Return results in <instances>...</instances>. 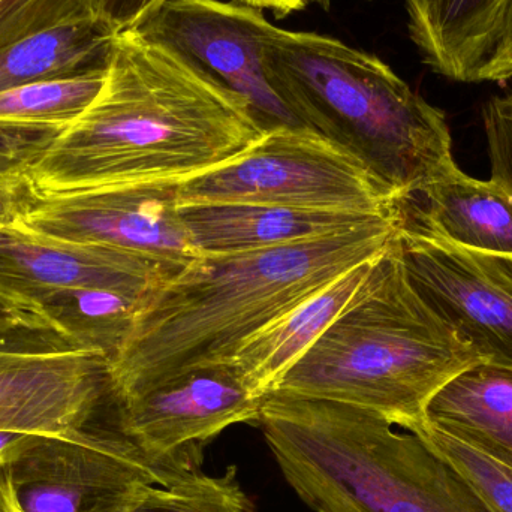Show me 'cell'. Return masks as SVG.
<instances>
[{
    "label": "cell",
    "instance_id": "6da1fadb",
    "mask_svg": "<svg viewBox=\"0 0 512 512\" xmlns=\"http://www.w3.org/2000/svg\"><path fill=\"white\" fill-rule=\"evenodd\" d=\"M251 105L134 30L114 35L104 86L30 170L42 195L180 182L264 134Z\"/></svg>",
    "mask_w": 512,
    "mask_h": 512
},
{
    "label": "cell",
    "instance_id": "7a4b0ae2",
    "mask_svg": "<svg viewBox=\"0 0 512 512\" xmlns=\"http://www.w3.org/2000/svg\"><path fill=\"white\" fill-rule=\"evenodd\" d=\"M399 219H376L321 239L242 254L198 255L140 301L107 360L108 399L203 367L228 366L265 325L394 239Z\"/></svg>",
    "mask_w": 512,
    "mask_h": 512
},
{
    "label": "cell",
    "instance_id": "3957f363",
    "mask_svg": "<svg viewBox=\"0 0 512 512\" xmlns=\"http://www.w3.org/2000/svg\"><path fill=\"white\" fill-rule=\"evenodd\" d=\"M480 360L411 282L397 231L348 306L271 393L346 403L409 429L439 388Z\"/></svg>",
    "mask_w": 512,
    "mask_h": 512
},
{
    "label": "cell",
    "instance_id": "277c9868",
    "mask_svg": "<svg viewBox=\"0 0 512 512\" xmlns=\"http://www.w3.org/2000/svg\"><path fill=\"white\" fill-rule=\"evenodd\" d=\"M259 426L286 483L316 512H495L429 442L382 415L294 394Z\"/></svg>",
    "mask_w": 512,
    "mask_h": 512
},
{
    "label": "cell",
    "instance_id": "5b68a950",
    "mask_svg": "<svg viewBox=\"0 0 512 512\" xmlns=\"http://www.w3.org/2000/svg\"><path fill=\"white\" fill-rule=\"evenodd\" d=\"M264 56L274 92L298 122L358 156L399 203L456 164L445 114L379 57L274 24Z\"/></svg>",
    "mask_w": 512,
    "mask_h": 512
},
{
    "label": "cell",
    "instance_id": "8992f818",
    "mask_svg": "<svg viewBox=\"0 0 512 512\" xmlns=\"http://www.w3.org/2000/svg\"><path fill=\"white\" fill-rule=\"evenodd\" d=\"M177 204L399 218V201L358 156L306 126L270 129L228 161L180 180Z\"/></svg>",
    "mask_w": 512,
    "mask_h": 512
},
{
    "label": "cell",
    "instance_id": "52a82bcc",
    "mask_svg": "<svg viewBox=\"0 0 512 512\" xmlns=\"http://www.w3.org/2000/svg\"><path fill=\"white\" fill-rule=\"evenodd\" d=\"M111 402V432L134 448L165 487L201 471L204 447L228 427L258 423L262 399L230 366H212Z\"/></svg>",
    "mask_w": 512,
    "mask_h": 512
},
{
    "label": "cell",
    "instance_id": "ba28073f",
    "mask_svg": "<svg viewBox=\"0 0 512 512\" xmlns=\"http://www.w3.org/2000/svg\"><path fill=\"white\" fill-rule=\"evenodd\" d=\"M270 26L262 9L240 0H164L131 30L242 96L267 132L303 126L268 80L264 36Z\"/></svg>",
    "mask_w": 512,
    "mask_h": 512
},
{
    "label": "cell",
    "instance_id": "9c48e42d",
    "mask_svg": "<svg viewBox=\"0 0 512 512\" xmlns=\"http://www.w3.org/2000/svg\"><path fill=\"white\" fill-rule=\"evenodd\" d=\"M23 512H132L162 478L111 430L35 435L8 463Z\"/></svg>",
    "mask_w": 512,
    "mask_h": 512
},
{
    "label": "cell",
    "instance_id": "30bf717a",
    "mask_svg": "<svg viewBox=\"0 0 512 512\" xmlns=\"http://www.w3.org/2000/svg\"><path fill=\"white\" fill-rule=\"evenodd\" d=\"M177 183H128L44 195L23 228L182 267L198 254L180 218Z\"/></svg>",
    "mask_w": 512,
    "mask_h": 512
},
{
    "label": "cell",
    "instance_id": "8fae6325",
    "mask_svg": "<svg viewBox=\"0 0 512 512\" xmlns=\"http://www.w3.org/2000/svg\"><path fill=\"white\" fill-rule=\"evenodd\" d=\"M411 282L483 360L512 366V255L399 227Z\"/></svg>",
    "mask_w": 512,
    "mask_h": 512
},
{
    "label": "cell",
    "instance_id": "7c38bea8",
    "mask_svg": "<svg viewBox=\"0 0 512 512\" xmlns=\"http://www.w3.org/2000/svg\"><path fill=\"white\" fill-rule=\"evenodd\" d=\"M180 265L0 227V294L35 312L60 289L95 288L143 300Z\"/></svg>",
    "mask_w": 512,
    "mask_h": 512
},
{
    "label": "cell",
    "instance_id": "4fadbf2b",
    "mask_svg": "<svg viewBox=\"0 0 512 512\" xmlns=\"http://www.w3.org/2000/svg\"><path fill=\"white\" fill-rule=\"evenodd\" d=\"M107 399V358L95 352L0 354V432H80Z\"/></svg>",
    "mask_w": 512,
    "mask_h": 512
},
{
    "label": "cell",
    "instance_id": "5bb4252c",
    "mask_svg": "<svg viewBox=\"0 0 512 512\" xmlns=\"http://www.w3.org/2000/svg\"><path fill=\"white\" fill-rule=\"evenodd\" d=\"M399 227L474 251L512 255V195L459 165L399 203Z\"/></svg>",
    "mask_w": 512,
    "mask_h": 512
},
{
    "label": "cell",
    "instance_id": "9a60e30c",
    "mask_svg": "<svg viewBox=\"0 0 512 512\" xmlns=\"http://www.w3.org/2000/svg\"><path fill=\"white\" fill-rule=\"evenodd\" d=\"M198 255L242 254L321 239L384 216L313 212L254 204L179 206ZM399 219V218H397Z\"/></svg>",
    "mask_w": 512,
    "mask_h": 512
},
{
    "label": "cell",
    "instance_id": "2e32d148",
    "mask_svg": "<svg viewBox=\"0 0 512 512\" xmlns=\"http://www.w3.org/2000/svg\"><path fill=\"white\" fill-rule=\"evenodd\" d=\"M510 0H405L409 33L433 71L460 83L487 81Z\"/></svg>",
    "mask_w": 512,
    "mask_h": 512
},
{
    "label": "cell",
    "instance_id": "e0dca14e",
    "mask_svg": "<svg viewBox=\"0 0 512 512\" xmlns=\"http://www.w3.org/2000/svg\"><path fill=\"white\" fill-rule=\"evenodd\" d=\"M373 259L355 265L240 346L228 366L255 397L264 399L270 394L280 378L336 321L366 280Z\"/></svg>",
    "mask_w": 512,
    "mask_h": 512
},
{
    "label": "cell",
    "instance_id": "ac0fdd59",
    "mask_svg": "<svg viewBox=\"0 0 512 512\" xmlns=\"http://www.w3.org/2000/svg\"><path fill=\"white\" fill-rule=\"evenodd\" d=\"M423 421L512 468V366L466 367L429 400Z\"/></svg>",
    "mask_w": 512,
    "mask_h": 512
},
{
    "label": "cell",
    "instance_id": "d6986e66",
    "mask_svg": "<svg viewBox=\"0 0 512 512\" xmlns=\"http://www.w3.org/2000/svg\"><path fill=\"white\" fill-rule=\"evenodd\" d=\"M113 33L98 21L53 27L0 47V93L107 69Z\"/></svg>",
    "mask_w": 512,
    "mask_h": 512
},
{
    "label": "cell",
    "instance_id": "ffe728a7",
    "mask_svg": "<svg viewBox=\"0 0 512 512\" xmlns=\"http://www.w3.org/2000/svg\"><path fill=\"white\" fill-rule=\"evenodd\" d=\"M138 298L95 288H68L53 292L35 307L59 328L78 351L110 358L131 328Z\"/></svg>",
    "mask_w": 512,
    "mask_h": 512
},
{
    "label": "cell",
    "instance_id": "44dd1931",
    "mask_svg": "<svg viewBox=\"0 0 512 512\" xmlns=\"http://www.w3.org/2000/svg\"><path fill=\"white\" fill-rule=\"evenodd\" d=\"M107 69L39 81L0 93V122L68 128L104 86Z\"/></svg>",
    "mask_w": 512,
    "mask_h": 512
},
{
    "label": "cell",
    "instance_id": "7402d4cb",
    "mask_svg": "<svg viewBox=\"0 0 512 512\" xmlns=\"http://www.w3.org/2000/svg\"><path fill=\"white\" fill-rule=\"evenodd\" d=\"M132 512H258L243 490L236 466L224 475L195 472L171 486H156Z\"/></svg>",
    "mask_w": 512,
    "mask_h": 512
},
{
    "label": "cell",
    "instance_id": "603a6c76",
    "mask_svg": "<svg viewBox=\"0 0 512 512\" xmlns=\"http://www.w3.org/2000/svg\"><path fill=\"white\" fill-rule=\"evenodd\" d=\"M405 430L417 433L450 460L493 511L512 512V468L478 453L424 421Z\"/></svg>",
    "mask_w": 512,
    "mask_h": 512
},
{
    "label": "cell",
    "instance_id": "cb8c5ba5",
    "mask_svg": "<svg viewBox=\"0 0 512 512\" xmlns=\"http://www.w3.org/2000/svg\"><path fill=\"white\" fill-rule=\"evenodd\" d=\"M99 0H0V47L53 27L98 21Z\"/></svg>",
    "mask_w": 512,
    "mask_h": 512
},
{
    "label": "cell",
    "instance_id": "d4e9b609",
    "mask_svg": "<svg viewBox=\"0 0 512 512\" xmlns=\"http://www.w3.org/2000/svg\"><path fill=\"white\" fill-rule=\"evenodd\" d=\"M77 346L50 321L0 294V354H57Z\"/></svg>",
    "mask_w": 512,
    "mask_h": 512
},
{
    "label": "cell",
    "instance_id": "484cf974",
    "mask_svg": "<svg viewBox=\"0 0 512 512\" xmlns=\"http://www.w3.org/2000/svg\"><path fill=\"white\" fill-rule=\"evenodd\" d=\"M66 128L0 122V173H30Z\"/></svg>",
    "mask_w": 512,
    "mask_h": 512
},
{
    "label": "cell",
    "instance_id": "4316f807",
    "mask_svg": "<svg viewBox=\"0 0 512 512\" xmlns=\"http://www.w3.org/2000/svg\"><path fill=\"white\" fill-rule=\"evenodd\" d=\"M492 177L512 195V102L510 96L493 98L483 108Z\"/></svg>",
    "mask_w": 512,
    "mask_h": 512
},
{
    "label": "cell",
    "instance_id": "83f0119b",
    "mask_svg": "<svg viewBox=\"0 0 512 512\" xmlns=\"http://www.w3.org/2000/svg\"><path fill=\"white\" fill-rule=\"evenodd\" d=\"M42 200L29 174L0 173V227L23 228Z\"/></svg>",
    "mask_w": 512,
    "mask_h": 512
},
{
    "label": "cell",
    "instance_id": "f1b7e54d",
    "mask_svg": "<svg viewBox=\"0 0 512 512\" xmlns=\"http://www.w3.org/2000/svg\"><path fill=\"white\" fill-rule=\"evenodd\" d=\"M164 0H99L98 23L108 32H126L134 29L147 14Z\"/></svg>",
    "mask_w": 512,
    "mask_h": 512
},
{
    "label": "cell",
    "instance_id": "f546056e",
    "mask_svg": "<svg viewBox=\"0 0 512 512\" xmlns=\"http://www.w3.org/2000/svg\"><path fill=\"white\" fill-rule=\"evenodd\" d=\"M512 78V0L508 3L498 45L490 63L487 81H505Z\"/></svg>",
    "mask_w": 512,
    "mask_h": 512
},
{
    "label": "cell",
    "instance_id": "4dcf8cb0",
    "mask_svg": "<svg viewBox=\"0 0 512 512\" xmlns=\"http://www.w3.org/2000/svg\"><path fill=\"white\" fill-rule=\"evenodd\" d=\"M0 512H23L15 495L8 463H0Z\"/></svg>",
    "mask_w": 512,
    "mask_h": 512
},
{
    "label": "cell",
    "instance_id": "1f68e13d",
    "mask_svg": "<svg viewBox=\"0 0 512 512\" xmlns=\"http://www.w3.org/2000/svg\"><path fill=\"white\" fill-rule=\"evenodd\" d=\"M240 2L258 9H270L276 18H283L306 9V5L301 0H240Z\"/></svg>",
    "mask_w": 512,
    "mask_h": 512
},
{
    "label": "cell",
    "instance_id": "d6a6232c",
    "mask_svg": "<svg viewBox=\"0 0 512 512\" xmlns=\"http://www.w3.org/2000/svg\"><path fill=\"white\" fill-rule=\"evenodd\" d=\"M35 435L0 432V463H9Z\"/></svg>",
    "mask_w": 512,
    "mask_h": 512
},
{
    "label": "cell",
    "instance_id": "836d02e7",
    "mask_svg": "<svg viewBox=\"0 0 512 512\" xmlns=\"http://www.w3.org/2000/svg\"><path fill=\"white\" fill-rule=\"evenodd\" d=\"M301 2H303L307 8V6H309L310 3H322V5H327L328 0H301Z\"/></svg>",
    "mask_w": 512,
    "mask_h": 512
},
{
    "label": "cell",
    "instance_id": "e575fe53",
    "mask_svg": "<svg viewBox=\"0 0 512 512\" xmlns=\"http://www.w3.org/2000/svg\"><path fill=\"white\" fill-rule=\"evenodd\" d=\"M508 96H510V99H511V102H512V93H511V95H508Z\"/></svg>",
    "mask_w": 512,
    "mask_h": 512
}]
</instances>
